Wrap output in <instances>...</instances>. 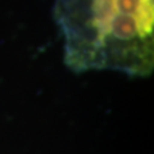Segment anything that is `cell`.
Here are the masks:
<instances>
[{
    "label": "cell",
    "instance_id": "6da1fadb",
    "mask_svg": "<svg viewBox=\"0 0 154 154\" xmlns=\"http://www.w3.org/2000/svg\"><path fill=\"white\" fill-rule=\"evenodd\" d=\"M55 19L72 71L152 75L154 0H57Z\"/></svg>",
    "mask_w": 154,
    "mask_h": 154
}]
</instances>
